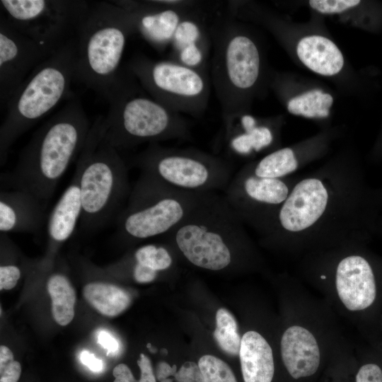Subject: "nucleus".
<instances>
[{
  "label": "nucleus",
  "mask_w": 382,
  "mask_h": 382,
  "mask_svg": "<svg viewBox=\"0 0 382 382\" xmlns=\"http://www.w3.org/2000/svg\"><path fill=\"white\" fill-rule=\"evenodd\" d=\"M91 126L81 102L71 98L33 134L7 180L47 207L59 181L81 154Z\"/></svg>",
  "instance_id": "obj_1"
},
{
  "label": "nucleus",
  "mask_w": 382,
  "mask_h": 382,
  "mask_svg": "<svg viewBox=\"0 0 382 382\" xmlns=\"http://www.w3.org/2000/svg\"><path fill=\"white\" fill-rule=\"evenodd\" d=\"M135 30L129 13L111 1H90L77 28L74 80L105 100L121 83L120 67Z\"/></svg>",
  "instance_id": "obj_2"
},
{
  "label": "nucleus",
  "mask_w": 382,
  "mask_h": 382,
  "mask_svg": "<svg viewBox=\"0 0 382 382\" xmlns=\"http://www.w3.org/2000/svg\"><path fill=\"white\" fill-rule=\"evenodd\" d=\"M138 83L126 69L122 83L107 100L109 110L103 118V141L119 151L146 142L190 139L189 120L144 94Z\"/></svg>",
  "instance_id": "obj_3"
},
{
  "label": "nucleus",
  "mask_w": 382,
  "mask_h": 382,
  "mask_svg": "<svg viewBox=\"0 0 382 382\" xmlns=\"http://www.w3.org/2000/svg\"><path fill=\"white\" fill-rule=\"evenodd\" d=\"M211 79L222 119L245 112L262 74L259 47L238 19L217 16L209 25Z\"/></svg>",
  "instance_id": "obj_4"
},
{
  "label": "nucleus",
  "mask_w": 382,
  "mask_h": 382,
  "mask_svg": "<svg viewBox=\"0 0 382 382\" xmlns=\"http://www.w3.org/2000/svg\"><path fill=\"white\" fill-rule=\"evenodd\" d=\"M76 37L37 66L6 103L0 127V163L4 165L16 139L53 110L62 100L73 98Z\"/></svg>",
  "instance_id": "obj_5"
},
{
  "label": "nucleus",
  "mask_w": 382,
  "mask_h": 382,
  "mask_svg": "<svg viewBox=\"0 0 382 382\" xmlns=\"http://www.w3.org/2000/svg\"><path fill=\"white\" fill-rule=\"evenodd\" d=\"M166 236L192 265L211 271L231 266L233 251L247 241L243 222L217 192L205 194Z\"/></svg>",
  "instance_id": "obj_6"
},
{
  "label": "nucleus",
  "mask_w": 382,
  "mask_h": 382,
  "mask_svg": "<svg viewBox=\"0 0 382 382\" xmlns=\"http://www.w3.org/2000/svg\"><path fill=\"white\" fill-rule=\"evenodd\" d=\"M103 116L91 125L78 157L81 165V228L93 231L104 226L128 199L131 188L127 167L119 151L102 140Z\"/></svg>",
  "instance_id": "obj_7"
},
{
  "label": "nucleus",
  "mask_w": 382,
  "mask_h": 382,
  "mask_svg": "<svg viewBox=\"0 0 382 382\" xmlns=\"http://www.w3.org/2000/svg\"><path fill=\"white\" fill-rule=\"evenodd\" d=\"M205 194L179 190L141 173L119 214L117 231L132 241L166 236L186 219Z\"/></svg>",
  "instance_id": "obj_8"
},
{
  "label": "nucleus",
  "mask_w": 382,
  "mask_h": 382,
  "mask_svg": "<svg viewBox=\"0 0 382 382\" xmlns=\"http://www.w3.org/2000/svg\"><path fill=\"white\" fill-rule=\"evenodd\" d=\"M134 161L141 173L173 188L193 193L224 191L233 178L229 161L192 148L149 144Z\"/></svg>",
  "instance_id": "obj_9"
},
{
  "label": "nucleus",
  "mask_w": 382,
  "mask_h": 382,
  "mask_svg": "<svg viewBox=\"0 0 382 382\" xmlns=\"http://www.w3.org/2000/svg\"><path fill=\"white\" fill-rule=\"evenodd\" d=\"M125 68L152 98L169 110L194 117L205 112L210 96L208 71L143 54L132 57Z\"/></svg>",
  "instance_id": "obj_10"
},
{
  "label": "nucleus",
  "mask_w": 382,
  "mask_h": 382,
  "mask_svg": "<svg viewBox=\"0 0 382 382\" xmlns=\"http://www.w3.org/2000/svg\"><path fill=\"white\" fill-rule=\"evenodd\" d=\"M83 0H1V14L17 31L52 54L75 37L89 6Z\"/></svg>",
  "instance_id": "obj_11"
},
{
  "label": "nucleus",
  "mask_w": 382,
  "mask_h": 382,
  "mask_svg": "<svg viewBox=\"0 0 382 382\" xmlns=\"http://www.w3.org/2000/svg\"><path fill=\"white\" fill-rule=\"evenodd\" d=\"M290 190L282 178H260L243 167L231 178L223 196L243 224L264 231Z\"/></svg>",
  "instance_id": "obj_12"
},
{
  "label": "nucleus",
  "mask_w": 382,
  "mask_h": 382,
  "mask_svg": "<svg viewBox=\"0 0 382 382\" xmlns=\"http://www.w3.org/2000/svg\"><path fill=\"white\" fill-rule=\"evenodd\" d=\"M328 183L319 176L299 180L278 208L265 230L270 236L299 234L320 224L332 200Z\"/></svg>",
  "instance_id": "obj_13"
},
{
  "label": "nucleus",
  "mask_w": 382,
  "mask_h": 382,
  "mask_svg": "<svg viewBox=\"0 0 382 382\" xmlns=\"http://www.w3.org/2000/svg\"><path fill=\"white\" fill-rule=\"evenodd\" d=\"M50 54L0 15V101L3 106L33 69Z\"/></svg>",
  "instance_id": "obj_14"
},
{
  "label": "nucleus",
  "mask_w": 382,
  "mask_h": 382,
  "mask_svg": "<svg viewBox=\"0 0 382 382\" xmlns=\"http://www.w3.org/2000/svg\"><path fill=\"white\" fill-rule=\"evenodd\" d=\"M112 1L129 13L135 33L159 52H164L170 46L174 33L182 20L199 9L170 8L161 5L157 0Z\"/></svg>",
  "instance_id": "obj_15"
},
{
  "label": "nucleus",
  "mask_w": 382,
  "mask_h": 382,
  "mask_svg": "<svg viewBox=\"0 0 382 382\" xmlns=\"http://www.w3.org/2000/svg\"><path fill=\"white\" fill-rule=\"evenodd\" d=\"M335 285L340 301L350 311L366 309L376 297L374 268L361 255H347L337 263Z\"/></svg>",
  "instance_id": "obj_16"
},
{
  "label": "nucleus",
  "mask_w": 382,
  "mask_h": 382,
  "mask_svg": "<svg viewBox=\"0 0 382 382\" xmlns=\"http://www.w3.org/2000/svg\"><path fill=\"white\" fill-rule=\"evenodd\" d=\"M204 14L201 8L182 20L170 43L169 59L190 68L208 71L212 40Z\"/></svg>",
  "instance_id": "obj_17"
},
{
  "label": "nucleus",
  "mask_w": 382,
  "mask_h": 382,
  "mask_svg": "<svg viewBox=\"0 0 382 382\" xmlns=\"http://www.w3.org/2000/svg\"><path fill=\"white\" fill-rule=\"evenodd\" d=\"M215 146L228 157L248 156L269 147L274 141L272 129L258 125L245 112L222 119V127Z\"/></svg>",
  "instance_id": "obj_18"
},
{
  "label": "nucleus",
  "mask_w": 382,
  "mask_h": 382,
  "mask_svg": "<svg viewBox=\"0 0 382 382\" xmlns=\"http://www.w3.org/2000/svg\"><path fill=\"white\" fill-rule=\"evenodd\" d=\"M280 352L286 371L294 381L314 376L321 365V352L315 335L306 328L293 325L284 332Z\"/></svg>",
  "instance_id": "obj_19"
},
{
  "label": "nucleus",
  "mask_w": 382,
  "mask_h": 382,
  "mask_svg": "<svg viewBox=\"0 0 382 382\" xmlns=\"http://www.w3.org/2000/svg\"><path fill=\"white\" fill-rule=\"evenodd\" d=\"M46 207L34 196L19 190L1 191L0 231L37 233L45 221Z\"/></svg>",
  "instance_id": "obj_20"
},
{
  "label": "nucleus",
  "mask_w": 382,
  "mask_h": 382,
  "mask_svg": "<svg viewBox=\"0 0 382 382\" xmlns=\"http://www.w3.org/2000/svg\"><path fill=\"white\" fill-rule=\"evenodd\" d=\"M80 179L81 165L77 161L71 183L47 219V232L52 248L67 241L79 224L82 213Z\"/></svg>",
  "instance_id": "obj_21"
},
{
  "label": "nucleus",
  "mask_w": 382,
  "mask_h": 382,
  "mask_svg": "<svg viewBox=\"0 0 382 382\" xmlns=\"http://www.w3.org/2000/svg\"><path fill=\"white\" fill-rule=\"evenodd\" d=\"M244 382H272L274 375L272 349L259 332L250 330L241 337L239 351Z\"/></svg>",
  "instance_id": "obj_22"
},
{
  "label": "nucleus",
  "mask_w": 382,
  "mask_h": 382,
  "mask_svg": "<svg viewBox=\"0 0 382 382\" xmlns=\"http://www.w3.org/2000/svg\"><path fill=\"white\" fill-rule=\"evenodd\" d=\"M296 54L308 69L322 76L336 75L344 66L340 49L331 40L322 35L302 37L296 45Z\"/></svg>",
  "instance_id": "obj_23"
},
{
  "label": "nucleus",
  "mask_w": 382,
  "mask_h": 382,
  "mask_svg": "<svg viewBox=\"0 0 382 382\" xmlns=\"http://www.w3.org/2000/svg\"><path fill=\"white\" fill-rule=\"evenodd\" d=\"M86 301L103 316L114 317L125 311L131 296L125 289L110 282H91L83 288Z\"/></svg>",
  "instance_id": "obj_24"
},
{
  "label": "nucleus",
  "mask_w": 382,
  "mask_h": 382,
  "mask_svg": "<svg viewBox=\"0 0 382 382\" xmlns=\"http://www.w3.org/2000/svg\"><path fill=\"white\" fill-rule=\"evenodd\" d=\"M47 289L52 300V313L55 322L68 325L74 317L76 292L68 277L62 273L52 274L47 281Z\"/></svg>",
  "instance_id": "obj_25"
},
{
  "label": "nucleus",
  "mask_w": 382,
  "mask_h": 382,
  "mask_svg": "<svg viewBox=\"0 0 382 382\" xmlns=\"http://www.w3.org/2000/svg\"><path fill=\"white\" fill-rule=\"evenodd\" d=\"M298 166L294 151L286 147L274 151L245 168L260 178L282 179L295 171Z\"/></svg>",
  "instance_id": "obj_26"
},
{
  "label": "nucleus",
  "mask_w": 382,
  "mask_h": 382,
  "mask_svg": "<svg viewBox=\"0 0 382 382\" xmlns=\"http://www.w3.org/2000/svg\"><path fill=\"white\" fill-rule=\"evenodd\" d=\"M214 337L223 351L228 354H239L241 337L233 316L226 308H220L216 314Z\"/></svg>",
  "instance_id": "obj_27"
},
{
  "label": "nucleus",
  "mask_w": 382,
  "mask_h": 382,
  "mask_svg": "<svg viewBox=\"0 0 382 382\" xmlns=\"http://www.w3.org/2000/svg\"><path fill=\"white\" fill-rule=\"evenodd\" d=\"M333 102L332 96L319 89H314L291 98L286 105L288 111L306 117H318L320 110H329Z\"/></svg>",
  "instance_id": "obj_28"
},
{
  "label": "nucleus",
  "mask_w": 382,
  "mask_h": 382,
  "mask_svg": "<svg viewBox=\"0 0 382 382\" xmlns=\"http://www.w3.org/2000/svg\"><path fill=\"white\" fill-rule=\"evenodd\" d=\"M132 260L160 272L170 269L173 264V256L163 245L146 244L137 248Z\"/></svg>",
  "instance_id": "obj_29"
},
{
  "label": "nucleus",
  "mask_w": 382,
  "mask_h": 382,
  "mask_svg": "<svg viewBox=\"0 0 382 382\" xmlns=\"http://www.w3.org/2000/svg\"><path fill=\"white\" fill-rule=\"evenodd\" d=\"M198 365L204 382H237L230 366L215 356L206 354L201 357Z\"/></svg>",
  "instance_id": "obj_30"
},
{
  "label": "nucleus",
  "mask_w": 382,
  "mask_h": 382,
  "mask_svg": "<svg viewBox=\"0 0 382 382\" xmlns=\"http://www.w3.org/2000/svg\"><path fill=\"white\" fill-rule=\"evenodd\" d=\"M21 373V364L14 360L11 350L0 347V382H18Z\"/></svg>",
  "instance_id": "obj_31"
},
{
  "label": "nucleus",
  "mask_w": 382,
  "mask_h": 382,
  "mask_svg": "<svg viewBox=\"0 0 382 382\" xmlns=\"http://www.w3.org/2000/svg\"><path fill=\"white\" fill-rule=\"evenodd\" d=\"M309 6L323 14L340 13L362 4L359 0H311Z\"/></svg>",
  "instance_id": "obj_32"
},
{
  "label": "nucleus",
  "mask_w": 382,
  "mask_h": 382,
  "mask_svg": "<svg viewBox=\"0 0 382 382\" xmlns=\"http://www.w3.org/2000/svg\"><path fill=\"white\" fill-rule=\"evenodd\" d=\"M21 277L20 267L14 264L1 265L0 267V289L14 288Z\"/></svg>",
  "instance_id": "obj_33"
},
{
  "label": "nucleus",
  "mask_w": 382,
  "mask_h": 382,
  "mask_svg": "<svg viewBox=\"0 0 382 382\" xmlns=\"http://www.w3.org/2000/svg\"><path fill=\"white\" fill-rule=\"evenodd\" d=\"M173 377L175 382H204L199 365L193 361L185 362Z\"/></svg>",
  "instance_id": "obj_34"
},
{
  "label": "nucleus",
  "mask_w": 382,
  "mask_h": 382,
  "mask_svg": "<svg viewBox=\"0 0 382 382\" xmlns=\"http://www.w3.org/2000/svg\"><path fill=\"white\" fill-rule=\"evenodd\" d=\"M354 382H382V368L373 362L362 364L356 372Z\"/></svg>",
  "instance_id": "obj_35"
},
{
  "label": "nucleus",
  "mask_w": 382,
  "mask_h": 382,
  "mask_svg": "<svg viewBox=\"0 0 382 382\" xmlns=\"http://www.w3.org/2000/svg\"><path fill=\"white\" fill-rule=\"evenodd\" d=\"M131 272L133 279L138 283L151 282L157 278L159 273L148 266L133 260Z\"/></svg>",
  "instance_id": "obj_36"
},
{
  "label": "nucleus",
  "mask_w": 382,
  "mask_h": 382,
  "mask_svg": "<svg viewBox=\"0 0 382 382\" xmlns=\"http://www.w3.org/2000/svg\"><path fill=\"white\" fill-rule=\"evenodd\" d=\"M137 364L140 369L139 382H156V375L154 373L149 358L141 353Z\"/></svg>",
  "instance_id": "obj_37"
},
{
  "label": "nucleus",
  "mask_w": 382,
  "mask_h": 382,
  "mask_svg": "<svg viewBox=\"0 0 382 382\" xmlns=\"http://www.w3.org/2000/svg\"><path fill=\"white\" fill-rule=\"evenodd\" d=\"M115 377L113 382H139L136 380L132 371L125 364H117L112 371Z\"/></svg>",
  "instance_id": "obj_38"
},
{
  "label": "nucleus",
  "mask_w": 382,
  "mask_h": 382,
  "mask_svg": "<svg viewBox=\"0 0 382 382\" xmlns=\"http://www.w3.org/2000/svg\"><path fill=\"white\" fill-rule=\"evenodd\" d=\"M98 343L109 352L115 353L117 351L119 344L117 340L109 332L102 330L98 333Z\"/></svg>",
  "instance_id": "obj_39"
},
{
  "label": "nucleus",
  "mask_w": 382,
  "mask_h": 382,
  "mask_svg": "<svg viewBox=\"0 0 382 382\" xmlns=\"http://www.w3.org/2000/svg\"><path fill=\"white\" fill-rule=\"evenodd\" d=\"M81 362L93 371H100L103 369V362L100 359L88 351H83L81 354Z\"/></svg>",
  "instance_id": "obj_40"
},
{
  "label": "nucleus",
  "mask_w": 382,
  "mask_h": 382,
  "mask_svg": "<svg viewBox=\"0 0 382 382\" xmlns=\"http://www.w3.org/2000/svg\"><path fill=\"white\" fill-rule=\"evenodd\" d=\"M176 372L177 366L175 364L170 366L165 361H160L156 366V378L160 381L166 378L173 377Z\"/></svg>",
  "instance_id": "obj_41"
},
{
  "label": "nucleus",
  "mask_w": 382,
  "mask_h": 382,
  "mask_svg": "<svg viewBox=\"0 0 382 382\" xmlns=\"http://www.w3.org/2000/svg\"><path fill=\"white\" fill-rule=\"evenodd\" d=\"M160 382H175V381L174 377L173 378L169 377V378H166L161 380Z\"/></svg>",
  "instance_id": "obj_42"
},
{
  "label": "nucleus",
  "mask_w": 382,
  "mask_h": 382,
  "mask_svg": "<svg viewBox=\"0 0 382 382\" xmlns=\"http://www.w3.org/2000/svg\"><path fill=\"white\" fill-rule=\"evenodd\" d=\"M151 352L155 353L156 352V349L153 348L152 347L149 349Z\"/></svg>",
  "instance_id": "obj_43"
},
{
  "label": "nucleus",
  "mask_w": 382,
  "mask_h": 382,
  "mask_svg": "<svg viewBox=\"0 0 382 382\" xmlns=\"http://www.w3.org/2000/svg\"><path fill=\"white\" fill-rule=\"evenodd\" d=\"M151 347H152V346H151V343H148V344L146 345V347H147L148 349H150Z\"/></svg>",
  "instance_id": "obj_44"
}]
</instances>
